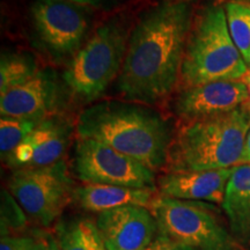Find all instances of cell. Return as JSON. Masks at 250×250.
<instances>
[{
	"label": "cell",
	"instance_id": "obj_1",
	"mask_svg": "<svg viewBox=\"0 0 250 250\" xmlns=\"http://www.w3.org/2000/svg\"><path fill=\"white\" fill-rule=\"evenodd\" d=\"M189 2L165 0L139 18L131 31L117 92L131 102L154 104L180 81L193 21Z\"/></svg>",
	"mask_w": 250,
	"mask_h": 250
},
{
	"label": "cell",
	"instance_id": "obj_2",
	"mask_svg": "<svg viewBox=\"0 0 250 250\" xmlns=\"http://www.w3.org/2000/svg\"><path fill=\"white\" fill-rule=\"evenodd\" d=\"M79 138L99 140L153 171L167 165L173 136L169 123L142 103L104 101L80 114Z\"/></svg>",
	"mask_w": 250,
	"mask_h": 250
},
{
	"label": "cell",
	"instance_id": "obj_3",
	"mask_svg": "<svg viewBox=\"0 0 250 250\" xmlns=\"http://www.w3.org/2000/svg\"><path fill=\"white\" fill-rule=\"evenodd\" d=\"M250 117L245 105L226 114L189 122L181 127L168 154V173L204 171L240 165Z\"/></svg>",
	"mask_w": 250,
	"mask_h": 250
},
{
	"label": "cell",
	"instance_id": "obj_4",
	"mask_svg": "<svg viewBox=\"0 0 250 250\" xmlns=\"http://www.w3.org/2000/svg\"><path fill=\"white\" fill-rule=\"evenodd\" d=\"M248 67L234 44L226 11L208 5L193 17L184 50L180 83L183 89L221 80H242Z\"/></svg>",
	"mask_w": 250,
	"mask_h": 250
},
{
	"label": "cell",
	"instance_id": "obj_5",
	"mask_svg": "<svg viewBox=\"0 0 250 250\" xmlns=\"http://www.w3.org/2000/svg\"><path fill=\"white\" fill-rule=\"evenodd\" d=\"M130 34L127 24L118 18L94 31L62 73L68 89L83 101L99 99L120 76Z\"/></svg>",
	"mask_w": 250,
	"mask_h": 250
},
{
	"label": "cell",
	"instance_id": "obj_6",
	"mask_svg": "<svg viewBox=\"0 0 250 250\" xmlns=\"http://www.w3.org/2000/svg\"><path fill=\"white\" fill-rule=\"evenodd\" d=\"M151 211L161 232L197 250H243L210 203L156 196Z\"/></svg>",
	"mask_w": 250,
	"mask_h": 250
},
{
	"label": "cell",
	"instance_id": "obj_7",
	"mask_svg": "<svg viewBox=\"0 0 250 250\" xmlns=\"http://www.w3.org/2000/svg\"><path fill=\"white\" fill-rule=\"evenodd\" d=\"M74 189L62 160L45 167L14 169L8 180V191L28 217L43 227L61 217L73 201Z\"/></svg>",
	"mask_w": 250,
	"mask_h": 250
},
{
	"label": "cell",
	"instance_id": "obj_8",
	"mask_svg": "<svg viewBox=\"0 0 250 250\" xmlns=\"http://www.w3.org/2000/svg\"><path fill=\"white\" fill-rule=\"evenodd\" d=\"M30 19L42 48L55 58L79 51L89 28L88 9L68 0H31Z\"/></svg>",
	"mask_w": 250,
	"mask_h": 250
},
{
	"label": "cell",
	"instance_id": "obj_9",
	"mask_svg": "<svg viewBox=\"0 0 250 250\" xmlns=\"http://www.w3.org/2000/svg\"><path fill=\"white\" fill-rule=\"evenodd\" d=\"M74 171L85 183L129 188H155V171L99 140L79 138Z\"/></svg>",
	"mask_w": 250,
	"mask_h": 250
},
{
	"label": "cell",
	"instance_id": "obj_10",
	"mask_svg": "<svg viewBox=\"0 0 250 250\" xmlns=\"http://www.w3.org/2000/svg\"><path fill=\"white\" fill-rule=\"evenodd\" d=\"M95 221L108 250H145L159 232L154 214L144 206L101 212Z\"/></svg>",
	"mask_w": 250,
	"mask_h": 250
},
{
	"label": "cell",
	"instance_id": "obj_11",
	"mask_svg": "<svg viewBox=\"0 0 250 250\" xmlns=\"http://www.w3.org/2000/svg\"><path fill=\"white\" fill-rule=\"evenodd\" d=\"M248 99L243 80H221L184 88L175 98L174 111L192 122L235 110Z\"/></svg>",
	"mask_w": 250,
	"mask_h": 250
},
{
	"label": "cell",
	"instance_id": "obj_12",
	"mask_svg": "<svg viewBox=\"0 0 250 250\" xmlns=\"http://www.w3.org/2000/svg\"><path fill=\"white\" fill-rule=\"evenodd\" d=\"M61 102V86L52 71L40 70L22 85L0 95V114L26 120L51 117Z\"/></svg>",
	"mask_w": 250,
	"mask_h": 250
},
{
	"label": "cell",
	"instance_id": "obj_13",
	"mask_svg": "<svg viewBox=\"0 0 250 250\" xmlns=\"http://www.w3.org/2000/svg\"><path fill=\"white\" fill-rule=\"evenodd\" d=\"M72 125L61 117H49L40 122L5 164L14 169L37 168L61 161L70 143Z\"/></svg>",
	"mask_w": 250,
	"mask_h": 250
},
{
	"label": "cell",
	"instance_id": "obj_14",
	"mask_svg": "<svg viewBox=\"0 0 250 250\" xmlns=\"http://www.w3.org/2000/svg\"><path fill=\"white\" fill-rule=\"evenodd\" d=\"M233 168L167 173L158 180L159 196L182 201L223 204Z\"/></svg>",
	"mask_w": 250,
	"mask_h": 250
},
{
	"label": "cell",
	"instance_id": "obj_15",
	"mask_svg": "<svg viewBox=\"0 0 250 250\" xmlns=\"http://www.w3.org/2000/svg\"><path fill=\"white\" fill-rule=\"evenodd\" d=\"M155 188H129L86 183L74 189L73 201L83 210L101 212L122 206H144L151 210Z\"/></svg>",
	"mask_w": 250,
	"mask_h": 250
},
{
	"label": "cell",
	"instance_id": "obj_16",
	"mask_svg": "<svg viewBox=\"0 0 250 250\" xmlns=\"http://www.w3.org/2000/svg\"><path fill=\"white\" fill-rule=\"evenodd\" d=\"M221 205L234 237L242 246L250 243V164L233 168Z\"/></svg>",
	"mask_w": 250,
	"mask_h": 250
},
{
	"label": "cell",
	"instance_id": "obj_17",
	"mask_svg": "<svg viewBox=\"0 0 250 250\" xmlns=\"http://www.w3.org/2000/svg\"><path fill=\"white\" fill-rule=\"evenodd\" d=\"M57 241L61 250H108L96 221L85 217L59 224Z\"/></svg>",
	"mask_w": 250,
	"mask_h": 250
},
{
	"label": "cell",
	"instance_id": "obj_18",
	"mask_svg": "<svg viewBox=\"0 0 250 250\" xmlns=\"http://www.w3.org/2000/svg\"><path fill=\"white\" fill-rule=\"evenodd\" d=\"M35 58L27 52H2L0 58V95L27 83L39 72Z\"/></svg>",
	"mask_w": 250,
	"mask_h": 250
},
{
	"label": "cell",
	"instance_id": "obj_19",
	"mask_svg": "<svg viewBox=\"0 0 250 250\" xmlns=\"http://www.w3.org/2000/svg\"><path fill=\"white\" fill-rule=\"evenodd\" d=\"M229 34L245 62L250 54V4L229 0L225 5Z\"/></svg>",
	"mask_w": 250,
	"mask_h": 250
},
{
	"label": "cell",
	"instance_id": "obj_20",
	"mask_svg": "<svg viewBox=\"0 0 250 250\" xmlns=\"http://www.w3.org/2000/svg\"><path fill=\"white\" fill-rule=\"evenodd\" d=\"M42 121L26 120L9 116L0 118V153L2 161L7 160L15 148Z\"/></svg>",
	"mask_w": 250,
	"mask_h": 250
},
{
	"label": "cell",
	"instance_id": "obj_21",
	"mask_svg": "<svg viewBox=\"0 0 250 250\" xmlns=\"http://www.w3.org/2000/svg\"><path fill=\"white\" fill-rule=\"evenodd\" d=\"M27 214L8 190L1 191V236L24 232Z\"/></svg>",
	"mask_w": 250,
	"mask_h": 250
},
{
	"label": "cell",
	"instance_id": "obj_22",
	"mask_svg": "<svg viewBox=\"0 0 250 250\" xmlns=\"http://www.w3.org/2000/svg\"><path fill=\"white\" fill-rule=\"evenodd\" d=\"M44 234H11L1 236L0 250H33L41 241Z\"/></svg>",
	"mask_w": 250,
	"mask_h": 250
},
{
	"label": "cell",
	"instance_id": "obj_23",
	"mask_svg": "<svg viewBox=\"0 0 250 250\" xmlns=\"http://www.w3.org/2000/svg\"><path fill=\"white\" fill-rule=\"evenodd\" d=\"M145 250H197V249L186 245V243L177 241V240L168 236L167 234H165L164 232H161V230L159 229V232L154 237V240L149 243L148 247Z\"/></svg>",
	"mask_w": 250,
	"mask_h": 250
},
{
	"label": "cell",
	"instance_id": "obj_24",
	"mask_svg": "<svg viewBox=\"0 0 250 250\" xmlns=\"http://www.w3.org/2000/svg\"><path fill=\"white\" fill-rule=\"evenodd\" d=\"M33 250H61L58 241L52 235H46L44 234L41 241Z\"/></svg>",
	"mask_w": 250,
	"mask_h": 250
},
{
	"label": "cell",
	"instance_id": "obj_25",
	"mask_svg": "<svg viewBox=\"0 0 250 250\" xmlns=\"http://www.w3.org/2000/svg\"><path fill=\"white\" fill-rule=\"evenodd\" d=\"M68 1L85 6V7H101V6L105 5L107 0H68Z\"/></svg>",
	"mask_w": 250,
	"mask_h": 250
},
{
	"label": "cell",
	"instance_id": "obj_26",
	"mask_svg": "<svg viewBox=\"0 0 250 250\" xmlns=\"http://www.w3.org/2000/svg\"><path fill=\"white\" fill-rule=\"evenodd\" d=\"M248 164H250V129L248 131V134H247L245 148H243L241 160H240V165H248Z\"/></svg>",
	"mask_w": 250,
	"mask_h": 250
},
{
	"label": "cell",
	"instance_id": "obj_27",
	"mask_svg": "<svg viewBox=\"0 0 250 250\" xmlns=\"http://www.w3.org/2000/svg\"><path fill=\"white\" fill-rule=\"evenodd\" d=\"M243 81H245L246 86H247V89H248V99H247V101L245 102V107L247 109V111H248L249 114V117H250V71L247 72V74L245 77H243Z\"/></svg>",
	"mask_w": 250,
	"mask_h": 250
},
{
	"label": "cell",
	"instance_id": "obj_28",
	"mask_svg": "<svg viewBox=\"0 0 250 250\" xmlns=\"http://www.w3.org/2000/svg\"><path fill=\"white\" fill-rule=\"evenodd\" d=\"M176 1H184V2H190L192 0H176ZM215 1H227V0H215Z\"/></svg>",
	"mask_w": 250,
	"mask_h": 250
},
{
	"label": "cell",
	"instance_id": "obj_29",
	"mask_svg": "<svg viewBox=\"0 0 250 250\" xmlns=\"http://www.w3.org/2000/svg\"><path fill=\"white\" fill-rule=\"evenodd\" d=\"M246 64H247V66H248V67L250 68V54H249V56H248V58H247Z\"/></svg>",
	"mask_w": 250,
	"mask_h": 250
}]
</instances>
